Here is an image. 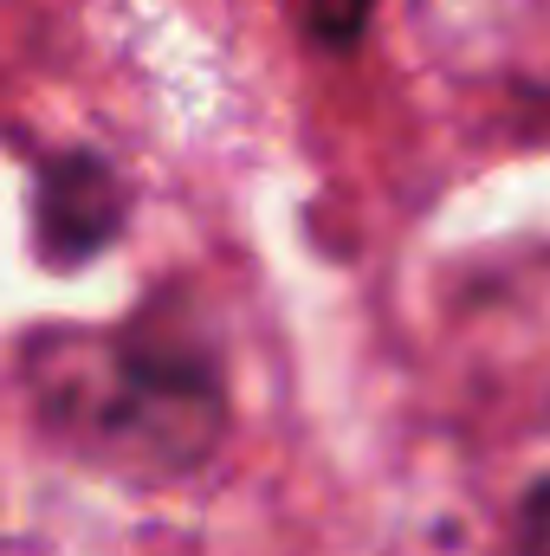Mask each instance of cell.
<instances>
[{
  "label": "cell",
  "instance_id": "1",
  "mask_svg": "<svg viewBox=\"0 0 550 556\" xmlns=\"http://www.w3.org/2000/svg\"><path fill=\"white\" fill-rule=\"evenodd\" d=\"M33 402L46 433L137 479L201 472L234 420L221 343L201 324H182L168 298L98 337H46Z\"/></svg>",
  "mask_w": 550,
  "mask_h": 556
},
{
  "label": "cell",
  "instance_id": "2",
  "mask_svg": "<svg viewBox=\"0 0 550 556\" xmlns=\"http://www.w3.org/2000/svg\"><path fill=\"white\" fill-rule=\"evenodd\" d=\"M130 207H137V194H130L124 168H117L104 149L72 142V149L39 155V168H33V201H26L39 266L59 273V278L98 266L104 253L124 247Z\"/></svg>",
  "mask_w": 550,
  "mask_h": 556
},
{
  "label": "cell",
  "instance_id": "3",
  "mask_svg": "<svg viewBox=\"0 0 550 556\" xmlns=\"http://www.w3.org/2000/svg\"><path fill=\"white\" fill-rule=\"evenodd\" d=\"M376 7L383 0H304V39L330 59H350L370 26H376Z\"/></svg>",
  "mask_w": 550,
  "mask_h": 556
},
{
  "label": "cell",
  "instance_id": "4",
  "mask_svg": "<svg viewBox=\"0 0 550 556\" xmlns=\"http://www.w3.org/2000/svg\"><path fill=\"white\" fill-rule=\"evenodd\" d=\"M512 556H550V472H538L512 505Z\"/></svg>",
  "mask_w": 550,
  "mask_h": 556
}]
</instances>
